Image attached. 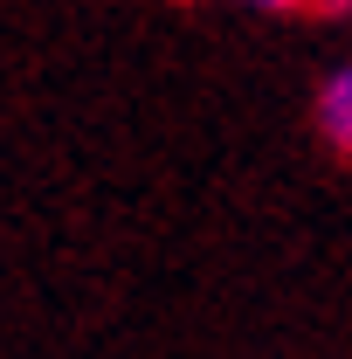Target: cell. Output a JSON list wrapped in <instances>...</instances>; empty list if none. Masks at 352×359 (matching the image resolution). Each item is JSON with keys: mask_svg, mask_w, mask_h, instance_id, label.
Masks as SVG:
<instances>
[{"mask_svg": "<svg viewBox=\"0 0 352 359\" xmlns=\"http://www.w3.org/2000/svg\"><path fill=\"white\" fill-rule=\"evenodd\" d=\"M318 14H352V0H311Z\"/></svg>", "mask_w": 352, "mask_h": 359, "instance_id": "cell-2", "label": "cell"}, {"mask_svg": "<svg viewBox=\"0 0 352 359\" xmlns=\"http://www.w3.org/2000/svg\"><path fill=\"white\" fill-rule=\"evenodd\" d=\"M242 7H297V0H242Z\"/></svg>", "mask_w": 352, "mask_h": 359, "instance_id": "cell-3", "label": "cell"}, {"mask_svg": "<svg viewBox=\"0 0 352 359\" xmlns=\"http://www.w3.org/2000/svg\"><path fill=\"white\" fill-rule=\"evenodd\" d=\"M318 132L332 152H346L352 159V62L346 69H332L325 83H318Z\"/></svg>", "mask_w": 352, "mask_h": 359, "instance_id": "cell-1", "label": "cell"}]
</instances>
